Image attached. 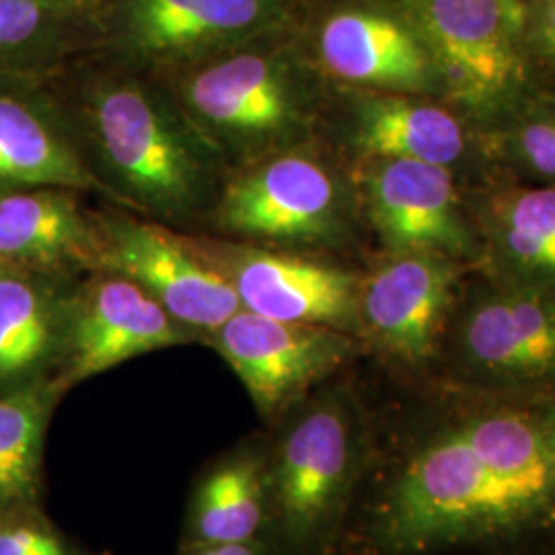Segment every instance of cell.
<instances>
[{"mask_svg": "<svg viewBox=\"0 0 555 555\" xmlns=\"http://www.w3.org/2000/svg\"><path fill=\"white\" fill-rule=\"evenodd\" d=\"M366 476L360 555H555V393L437 380Z\"/></svg>", "mask_w": 555, "mask_h": 555, "instance_id": "obj_1", "label": "cell"}, {"mask_svg": "<svg viewBox=\"0 0 555 555\" xmlns=\"http://www.w3.org/2000/svg\"><path fill=\"white\" fill-rule=\"evenodd\" d=\"M295 408L268 459L270 515L291 552L323 555L348 525L377 437L348 389H327Z\"/></svg>", "mask_w": 555, "mask_h": 555, "instance_id": "obj_2", "label": "cell"}, {"mask_svg": "<svg viewBox=\"0 0 555 555\" xmlns=\"http://www.w3.org/2000/svg\"><path fill=\"white\" fill-rule=\"evenodd\" d=\"M438 380L490 393H555V288L490 276L461 291Z\"/></svg>", "mask_w": 555, "mask_h": 555, "instance_id": "obj_3", "label": "cell"}, {"mask_svg": "<svg viewBox=\"0 0 555 555\" xmlns=\"http://www.w3.org/2000/svg\"><path fill=\"white\" fill-rule=\"evenodd\" d=\"M422 41L440 91L467 114L492 119L525 93L522 9L515 0H417Z\"/></svg>", "mask_w": 555, "mask_h": 555, "instance_id": "obj_4", "label": "cell"}, {"mask_svg": "<svg viewBox=\"0 0 555 555\" xmlns=\"http://www.w3.org/2000/svg\"><path fill=\"white\" fill-rule=\"evenodd\" d=\"M93 124L112 171L140 202L190 210L204 190V169L188 132L165 105L137 85L103 89Z\"/></svg>", "mask_w": 555, "mask_h": 555, "instance_id": "obj_5", "label": "cell"}, {"mask_svg": "<svg viewBox=\"0 0 555 555\" xmlns=\"http://www.w3.org/2000/svg\"><path fill=\"white\" fill-rule=\"evenodd\" d=\"M461 295V261L397 254L358 291V332L387 360L414 373L438 371Z\"/></svg>", "mask_w": 555, "mask_h": 555, "instance_id": "obj_6", "label": "cell"}, {"mask_svg": "<svg viewBox=\"0 0 555 555\" xmlns=\"http://www.w3.org/2000/svg\"><path fill=\"white\" fill-rule=\"evenodd\" d=\"M220 354L266 416L295 408L357 352V339L334 327L286 323L241 309L215 332Z\"/></svg>", "mask_w": 555, "mask_h": 555, "instance_id": "obj_7", "label": "cell"}, {"mask_svg": "<svg viewBox=\"0 0 555 555\" xmlns=\"http://www.w3.org/2000/svg\"><path fill=\"white\" fill-rule=\"evenodd\" d=\"M369 204L383 241L396 254L474 258L476 238L461 212L449 167L420 160L377 159Z\"/></svg>", "mask_w": 555, "mask_h": 555, "instance_id": "obj_8", "label": "cell"}, {"mask_svg": "<svg viewBox=\"0 0 555 555\" xmlns=\"http://www.w3.org/2000/svg\"><path fill=\"white\" fill-rule=\"evenodd\" d=\"M107 261L155 298L179 325L217 332L241 311L231 280L192 258L159 227L124 224L107 247Z\"/></svg>", "mask_w": 555, "mask_h": 555, "instance_id": "obj_9", "label": "cell"}, {"mask_svg": "<svg viewBox=\"0 0 555 555\" xmlns=\"http://www.w3.org/2000/svg\"><path fill=\"white\" fill-rule=\"evenodd\" d=\"M194 116L233 140H276L300 124L298 89L276 60L237 54L198 70L183 91Z\"/></svg>", "mask_w": 555, "mask_h": 555, "instance_id": "obj_10", "label": "cell"}, {"mask_svg": "<svg viewBox=\"0 0 555 555\" xmlns=\"http://www.w3.org/2000/svg\"><path fill=\"white\" fill-rule=\"evenodd\" d=\"M185 339L178 321L128 278L100 282L70 321L66 380L79 383L130 358Z\"/></svg>", "mask_w": 555, "mask_h": 555, "instance_id": "obj_11", "label": "cell"}, {"mask_svg": "<svg viewBox=\"0 0 555 555\" xmlns=\"http://www.w3.org/2000/svg\"><path fill=\"white\" fill-rule=\"evenodd\" d=\"M339 188L325 167L307 157L268 160L231 185L222 220L251 235L311 238L337 219Z\"/></svg>", "mask_w": 555, "mask_h": 555, "instance_id": "obj_12", "label": "cell"}, {"mask_svg": "<svg viewBox=\"0 0 555 555\" xmlns=\"http://www.w3.org/2000/svg\"><path fill=\"white\" fill-rule=\"evenodd\" d=\"M241 309L286 323L358 330L357 278L307 259L254 254L231 280Z\"/></svg>", "mask_w": 555, "mask_h": 555, "instance_id": "obj_13", "label": "cell"}, {"mask_svg": "<svg viewBox=\"0 0 555 555\" xmlns=\"http://www.w3.org/2000/svg\"><path fill=\"white\" fill-rule=\"evenodd\" d=\"M319 50L339 79L391 91L428 93L438 87L437 68L426 43L399 21L344 11L325 21Z\"/></svg>", "mask_w": 555, "mask_h": 555, "instance_id": "obj_14", "label": "cell"}, {"mask_svg": "<svg viewBox=\"0 0 555 555\" xmlns=\"http://www.w3.org/2000/svg\"><path fill=\"white\" fill-rule=\"evenodd\" d=\"M272 13V0H132L126 21L140 50L176 56L256 34Z\"/></svg>", "mask_w": 555, "mask_h": 555, "instance_id": "obj_15", "label": "cell"}, {"mask_svg": "<svg viewBox=\"0 0 555 555\" xmlns=\"http://www.w3.org/2000/svg\"><path fill=\"white\" fill-rule=\"evenodd\" d=\"M352 140L375 159H408L453 167L463 159L467 137L461 121L428 101L375 95L357 105Z\"/></svg>", "mask_w": 555, "mask_h": 555, "instance_id": "obj_16", "label": "cell"}, {"mask_svg": "<svg viewBox=\"0 0 555 555\" xmlns=\"http://www.w3.org/2000/svg\"><path fill=\"white\" fill-rule=\"evenodd\" d=\"M89 233L60 188L0 190V263L43 274L79 258Z\"/></svg>", "mask_w": 555, "mask_h": 555, "instance_id": "obj_17", "label": "cell"}, {"mask_svg": "<svg viewBox=\"0 0 555 555\" xmlns=\"http://www.w3.org/2000/svg\"><path fill=\"white\" fill-rule=\"evenodd\" d=\"M91 185L89 171L40 103L0 89V190Z\"/></svg>", "mask_w": 555, "mask_h": 555, "instance_id": "obj_18", "label": "cell"}, {"mask_svg": "<svg viewBox=\"0 0 555 555\" xmlns=\"http://www.w3.org/2000/svg\"><path fill=\"white\" fill-rule=\"evenodd\" d=\"M483 227L498 276L555 288V185L492 196L483 206Z\"/></svg>", "mask_w": 555, "mask_h": 555, "instance_id": "obj_19", "label": "cell"}, {"mask_svg": "<svg viewBox=\"0 0 555 555\" xmlns=\"http://www.w3.org/2000/svg\"><path fill=\"white\" fill-rule=\"evenodd\" d=\"M59 344V309L38 272H0V396L38 383Z\"/></svg>", "mask_w": 555, "mask_h": 555, "instance_id": "obj_20", "label": "cell"}, {"mask_svg": "<svg viewBox=\"0 0 555 555\" xmlns=\"http://www.w3.org/2000/svg\"><path fill=\"white\" fill-rule=\"evenodd\" d=\"M268 513V459L238 453L202 479L190 515L192 543L251 541Z\"/></svg>", "mask_w": 555, "mask_h": 555, "instance_id": "obj_21", "label": "cell"}, {"mask_svg": "<svg viewBox=\"0 0 555 555\" xmlns=\"http://www.w3.org/2000/svg\"><path fill=\"white\" fill-rule=\"evenodd\" d=\"M52 396L40 380L0 396V508L36 494Z\"/></svg>", "mask_w": 555, "mask_h": 555, "instance_id": "obj_22", "label": "cell"}, {"mask_svg": "<svg viewBox=\"0 0 555 555\" xmlns=\"http://www.w3.org/2000/svg\"><path fill=\"white\" fill-rule=\"evenodd\" d=\"M60 9L52 0H0V66L40 54L52 40Z\"/></svg>", "mask_w": 555, "mask_h": 555, "instance_id": "obj_23", "label": "cell"}, {"mask_svg": "<svg viewBox=\"0 0 555 555\" xmlns=\"http://www.w3.org/2000/svg\"><path fill=\"white\" fill-rule=\"evenodd\" d=\"M511 151L537 176L555 179V109L520 119L511 137Z\"/></svg>", "mask_w": 555, "mask_h": 555, "instance_id": "obj_24", "label": "cell"}, {"mask_svg": "<svg viewBox=\"0 0 555 555\" xmlns=\"http://www.w3.org/2000/svg\"><path fill=\"white\" fill-rule=\"evenodd\" d=\"M0 555H70L62 539L40 522L4 520L0 525Z\"/></svg>", "mask_w": 555, "mask_h": 555, "instance_id": "obj_25", "label": "cell"}, {"mask_svg": "<svg viewBox=\"0 0 555 555\" xmlns=\"http://www.w3.org/2000/svg\"><path fill=\"white\" fill-rule=\"evenodd\" d=\"M188 555H266V550L256 539H251L233 543H192Z\"/></svg>", "mask_w": 555, "mask_h": 555, "instance_id": "obj_26", "label": "cell"}, {"mask_svg": "<svg viewBox=\"0 0 555 555\" xmlns=\"http://www.w3.org/2000/svg\"><path fill=\"white\" fill-rule=\"evenodd\" d=\"M545 36L555 52V0H552L550 9H547V17H545Z\"/></svg>", "mask_w": 555, "mask_h": 555, "instance_id": "obj_27", "label": "cell"}, {"mask_svg": "<svg viewBox=\"0 0 555 555\" xmlns=\"http://www.w3.org/2000/svg\"><path fill=\"white\" fill-rule=\"evenodd\" d=\"M52 2H56V4H62V7H64V2H66V0H52Z\"/></svg>", "mask_w": 555, "mask_h": 555, "instance_id": "obj_28", "label": "cell"}, {"mask_svg": "<svg viewBox=\"0 0 555 555\" xmlns=\"http://www.w3.org/2000/svg\"><path fill=\"white\" fill-rule=\"evenodd\" d=\"M2 270H7V266H2V263H0V272H2Z\"/></svg>", "mask_w": 555, "mask_h": 555, "instance_id": "obj_29", "label": "cell"}]
</instances>
